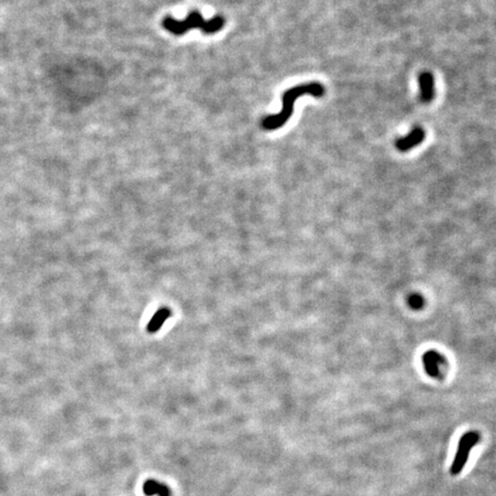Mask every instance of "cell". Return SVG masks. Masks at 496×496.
Masks as SVG:
<instances>
[{
  "instance_id": "obj_1",
  "label": "cell",
  "mask_w": 496,
  "mask_h": 496,
  "mask_svg": "<svg viewBox=\"0 0 496 496\" xmlns=\"http://www.w3.org/2000/svg\"><path fill=\"white\" fill-rule=\"evenodd\" d=\"M324 93L325 87L317 82L297 85L287 90L283 96V107H281L280 113L264 117L263 121H262V128L265 130H277L281 128L292 116L297 98L302 96L320 98L324 96Z\"/></svg>"
},
{
  "instance_id": "obj_2",
  "label": "cell",
  "mask_w": 496,
  "mask_h": 496,
  "mask_svg": "<svg viewBox=\"0 0 496 496\" xmlns=\"http://www.w3.org/2000/svg\"><path fill=\"white\" fill-rule=\"evenodd\" d=\"M224 25L225 19L223 17L217 15V17L207 21L199 12H191L184 20H176L172 17H166L162 21V26H163L164 29L175 36L184 35L191 29H200L202 33L213 35L223 29Z\"/></svg>"
},
{
  "instance_id": "obj_3",
  "label": "cell",
  "mask_w": 496,
  "mask_h": 496,
  "mask_svg": "<svg viewBox=\"0 0 496 496\" xmlns=\"http://www.w3.org/2000/svg\"><path fill=\"white\" fill-rule=\"evenodd\" d=\"M479 434L475 431L467 432L466 434H464L462 436V439L459 440L458 443V451L456 454L455 461L453 463V466H451L450 472L451 474H458L459 472L462 471L464 464L466 462L467 456L470 454L471 448L474 446L475 443L479 442Z\"/></svg>"
},
{
  "instance_id": "obj_4",
  "label": "cell",
  "mask_w": 496,
  "mask_h": 496,
  "mask_svg": "<svg viewBox=\"0 0 496 496\" xmlns=\"http://www.w3.org/2000/svg\"><path fill=\"white\" fill-rule=\"evenodd\" d=\"M419 84V99L424 104H428L435 97L434 76L430 71H423L418 77Z\"/></svg>"
},
{
  "instance_id": "obj_5",
  "label": "cell",
  "mask_w": 496,
  "mask_h": 496,
  "mask_svg": "<svg viewBox=\"0 0 496 496\" xmlns=\"http://www.w3.org/2000/svg\"><path fill=\"white\" fill-rule=\"evenodd\" d=\"M424 139H425V131L420 126H415L409 134H407L406 137L399 138L395 142V146L401 152H407V150L422 144Z\"/></svg>"
},
{
  "instance_id": "obj_6",
  "label": "cell",
  "mask_w": 496,
  "mask_h": 496,
  "mask_svg": "<svg viewBox=\"0 0 496 496\" xmlns=\"http://www.w3.org/2000/svg\"><path fill=\"white\" fill-rule=\"evenodd\" d=\"M423 363L425 371L431 377L438 378L441 374V368L444 363V359L435 351H428L423 355Z\"/></svg>"
},
{
  "instance_id": "obj_7",
  "label": "cell",
  "mask_w": 496,
  "mask_h": 496,
  "mask_svg": "<svg viewBox=\"0 0 496 496\" xmlns=\"http://www.w3.org/2000/svg\"><path fill=\"white\" fill-rule=\"evenodd\" d=\"M142 491L146 496H172V489L168 486L154 479L146 480L142 485Z\"/></svg>"
},
{
  "instance_id": "obj_8",
  "label": "cell",
  "mask_w": 496,
  "mask_h": 496,
  "mask_svg": "<svg viewBox=\"0 0 496 496\" xmlns=\"http://www.w3.org/2000/svg\"><path fill=\"white\" fill-rule=\"evenodd\" d=\"M408 303H409L412 309H420L424 305V297L417 294V293L416 294H411L409 299H408Z\"/></svg>"
}]
</instances>
